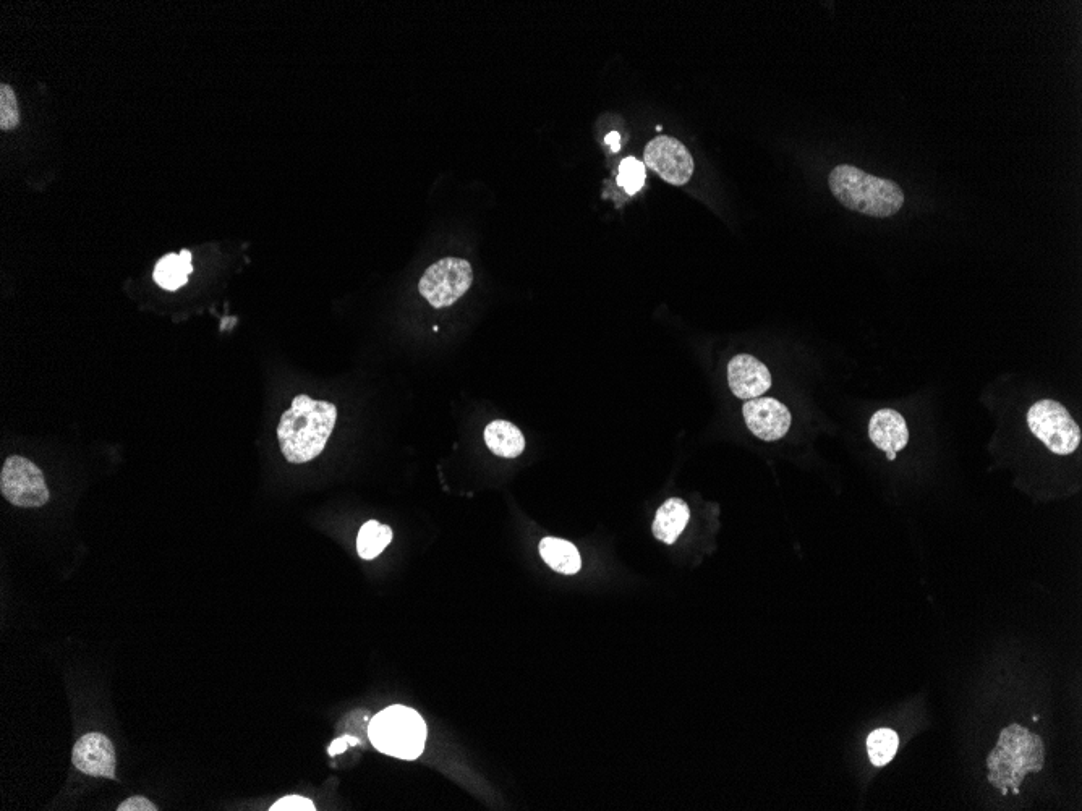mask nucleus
<instances>
[{"mask_svg": "<svg viewBox=\"0 0 1082 811\" xmlns=\"http://www.w3.org/2000/svg\"><path fill=\"white\" fill-rule=\"evenodd\" d=\"M336 420L337 408L331 402L313 400L308 395L295 397L277 426V439L287 462L316 459L328 444Z\"/></svg>", "mask_w": 1082, "mask_h": 811, "instance_id": "obj_1", "label": "nucleus"}, {"mask_svg": "<svg viewBox=\"0 0 1082 811\" xmlns=\"http://www.w3.org/2000/svg\"><path fill=\"white\" fill-rule=\"evenodd\" d=\"M1044 765V742L1019 724L1005 727L987 756L989 782L1003 794H1008V790L1018 794L1027 774L1039 773Z\"/></svg>", "mask_w": 1082, "mask_h": 811, "instance_id": "obj_2", "label": "nucleus"}, {"mask_svg": "<svg viewBox=\"0 0 1082 811\" xmlns=\"http://www.w3.org/2000/svg\"><path fill=\"white\" fill-rule=\"evenodd\" d=\"M828 187L844 208L864 216L891 217L904 206V193L898 183L849 164L831 170Z\"/></svg>", "mask_w": 1082, "mask_h": 811, "instance_id": "obj_3", "label": "nucleus"}, {"mask_svg": "<svg viewBox=\"0 0 1082 811\" xmlns=\"http://www.w3.org/2000/svg\"><path fill=\"white\" fill-rule=\"evenodd\" d=\"M368 737L373 747L384 755L412 761L417 760L425 750L428 731L417 711L394 705L371 719Z\"/></svg>", "mask_w": 1082, "mask_h": 811, "instance_id": "obj_4", "label": "nucleus"}, {"mask_svg": "<svg viewBox=\"0 0 1082 811\" xmlns=\"http://www.w3.org/2000/svg\"><path fill=\"white\" fill-rule=\"evenodd\" d=\"M1027 425L1048 451L1071 455L1081 444V429L1070 412L1055 400H1039L1027 412Z\"/></svg>", "mask_w": 1082, "mask_h": 811, "instance_id": "obj_5", "label": "nucleus"}, {"mask_svg": "<svg viewBox=\"0 0 1082 811\" xmlns=\"http://www.w3.org/2000/svg\"><path fill=\"white\" fill-rule=\"evenodd\" d=\"M473 282L472 266L459 258H444L426 269L418 290L435 308L454 305Z\"/></svg>", "mask_w": 1082, "mask_h": 811, "instance_id": "obj_6", "label": "nucleus"}, {"mask_svg": "<svg viewBox=\"0 0 1082 811\" xmlns=\"http://www.w3.org/2000/svg\"><path fill=\"white\" fill-rule=\"evenodd\" d=\"M0 491L10 504L23 509H36L49 502V489L43 472L35 463L18 455L5 460L0 475Z\"/></svg>", "mask_w": 1082, "mask_h": 811, "instance_id": "obj_7", "label": "nucleus"}, {"mask_svg": "<svg viewBox=\"0 0 1082 811\" xmlns=\"http://www.w3.org/2000/svg\"><path fill=\"white\" fill-rule=\"evenodd\" d=\"M645 166L674 187L686 185L694 175V158L681 141L671 136L653 138L644 151Z\"/></svg>", "mask_w": 1082, "mask_h": 811, "instance_id": "obj_8", "label": "nucleus"}, {"mask_svg": "<svg viewBox=\"0 0 1082 811\" xmlns=\"http://www.w3.org/2000/svg\"><path fill=\"white\" fill-rule=\"evenodd\" d=\"M742 415L750 433L762 441H778L784 438L791 428V412L788 407L772 397L747 400L742 407Z\"/></svg>", "mask_w": 1082, "mask_h": 811, "instance_id": "obj_9", "label": "nucleus"}, {"mask_svg": "<svg viewBox=\"0 0 1082 811\" xmlns=\"http://www.w3.org/2000/svg\"><path fill=\"white\" fill-rule=\"evenodd\" d=\"M75 768L93 778L116 779V750L111 740L99 732H91L73 747Z\"/></svg>", "mask_w": 1082, "mask_h": 811, "instance_id": "obj_10", "label": "nucleus"}, {"mask_svg": "<svg viewBox=\"0 0 1082 811\" xmlns=\"http://www.w3.org/2000/svg\"><path fill=\"white\" fill-rule=\"evenodd\" d=\"M728 384L737 399H757L772 387V374L762 361L742 353L729 361Z\"/></svg>", "mask_w": 1082, "mask_h": 811, "instance_id": "obj_11", "label": "nucleus"}, {"mask_svg": "<svg viewBox=\"0 0 1082 811\" xmlns=\"http://www.w3.org/2000/svg\"><path fill=\"white\" fill-rule=\"evenodd\" d=\"M869 438L874 446L887 454V459H896V454L908 446V423L901 413L893 408H882L870 418Z\"/></svg>", "mask_w": 1082, "mask_h": 811, "instance_id": "obj_12", "label": "nucleus"}, {"mask_svg": "<svg viewBox=\"0 0 1082 811\" xmlns=\"http://www.w3.org/2000/svg\"><path fill=\"white\" fill-rule=\"evenodd\" d=\"M691 519V510L686 502L678 497H671L657 510L653 522V536L665 544H673L681 536Z\"/></svg>", "mask_w": 1082, "mask_h": 811, "instance_id": "obj_13", "label": "nucleus"}, {"mask_svg": "<svg viewBox=\"0 0 1082 811\" xmlns=\"http://www.w3.org/2000/svg\"><path fill=\"white\" fill-rule=\"evenodd\" d=\"M488 449L503 459H516L525 451L524 434L509 421L496 420L485 429Z\"/></svg>", "mask_w": 1082, "mask_h": 811, "instance_id": "obj_14", "label": "nucleus"}, {"mask_svg": "<svg viewBox=\"0 0 1082 811\" xmlns=\"http://www.w3.org/2000/svg\"><path fill=\"white\" fill-rule=\"evenodd\" d=\"M540 554L543 561L559 574L574 575L582 567L579 551L574 544L566 540H558V538L541 540Z\"/></svg>", "mask_w": 1082, "mask_h": 811, "instance_id": "obj_15", "label": "nucleus"}, {"mask_svg": "<svg viewBox=\"0 0 1082 811\" xmlns=\"http://www.w3.org/2000/svg\"><path fill=\"white\" fill-rule=\"evenodd\" d=\"M392 541V530L388 525L370 520L360 528L357 538L358 554L365 561H371L380 556L384 549L388 548Z\"/></svg>", "mask_w": 1082, "mask_h": 811, "instance_id": "obj_16", "label": "nucleus"}, {"mask_svg": "<svg viewBox=\"0 0 1082 811\" xmlns=\"http://www.w3.org/2000/svg\"><path fill=\"white\" fill-rule=\"evenodd\" d=\"M898 747V734L891 729H878L867 737V752L872 765L877 768L887 766L895 758Z\"/></svg>", "mask_w": 1082, "mask_h": 811, "instance_id": "obj_17", "label": "nucleus"}, {"mask_svg": "<svg viewBox=\"0 0 1082 811\" xmlns=\"http://www.w3.org/2000/svg\"><path fill=\"white\" fill-rule=\"evenodd\" d=\"M154 281L161 285L162 289L177 290L184 287L188 281V274L180 263L179 255H167L156 264L154 268Z\"/></svg>", "mask_w": 1082, "mask_h": 811, "instance_id": "obj_18", "label": "nucleus"}, {"mask_svg": "<svg viewBox=\"0 0 1082 811\" xmlns=\"http://www.w3.org/2000/svg\"><path fill=\"white\" fill-rule=\"evenodd\" d=\"M618 182L626 193L634 195L644 187L645 166L635 158H626L619 166Z\"/></svg>", "mask_w": 1082, "mask_h": 811, "instance_id": "obj_19", "label": "nucleus"}, {"mask_svg": "<svg viewBox=\"0 0 1082 811\" xmlns=\"http://www.w3.org/2000/svg\"><path fill=\"white\" fill-rule=\"evenodd\" d=\"M20 122L17 98L9 85L0 86V128L12 130Z\"/></svg>", "mask_w": 1082, "mask_h": 811, "instance_id": "obj_20", "label": "nucleus"}, {"mask_svg": "<svg viewBox=\"0 0 1082 811\" xmlns=\"http://www.w3.org/2000/svg\"><path fill=\"white\" fill-rule=\"evenodd\" d=\"M271 811H315V803L300 795H287L284 799L277 800Z\"/></svg>", "mask_w": 1082, "mask_h": 811, "instance_id": "obj_21", "label": "nucleus"}, {"mask_svg": "<svg viewBox=\"0 0 1082 811\" xmlns=\"http://www.w3.org/2000/svg\"><path fill=\"white\" fill-rule=\"evenodd\" d=\"M117 810H119V811H156V810H158V808H156V805H154L153 802H150V800L145 799V797H141V795H135V797H130V799L125 800L124 803H120L119 808H117Z\"/></svg>", "mask_w": 1082, "mask_h": 811, "instance_id": "obj_22", "label": "nucleus"}, {"mask_svg": "<svg viewBox=\"0 0 1082 811\" xmlns=\"http://www.w3.org/2000/svg\"><path fill=\"white\" fill-rule=\"evenodd\" d=\"M358 744H360V740L357 737H352V735L339 737V739L334 740L333 744L329 745V756L339 755V753L346 752L347 747H355Z\"/></svg>", "mask_w": 1082, "mask_h": 811, "instance_id": "obj_23", "label": "nucleus"}, {"mask_svg": "<svg viewBox=\"0 0 1082 811\" xmlns=\"http://www.w3.org/2000/svg\"><path fill=\"white\" fill-rule=\"evenodd\" d=\"M179 258H180V263H182V266H184L185 272H187L188 276H190V274H192V271H193L192 253H190V251H187V250L180 251Z\"/></svg>", "mask_w": 1082, "mask_h": 811, "instance_id": "obj_24", "label": "nucleus"}, {"mask_svg": "<svg viewBox=\"0 0 1082 811\" xmlns=\"http://www.w3.org/2000/svg\"><path fill=\"white\" fill-rule=\"evenodd\" d=\"M606 143H608V145L611 146V149H613L614 153H616V151H618L619 149V146H621V136H619V133L616 132L610 133V135L606 136Z\"/></svg>", "mask_w": 1082, "mask_h": 811, "instance_id": "obj_25", "label": "nucleus"}]
</instances>
